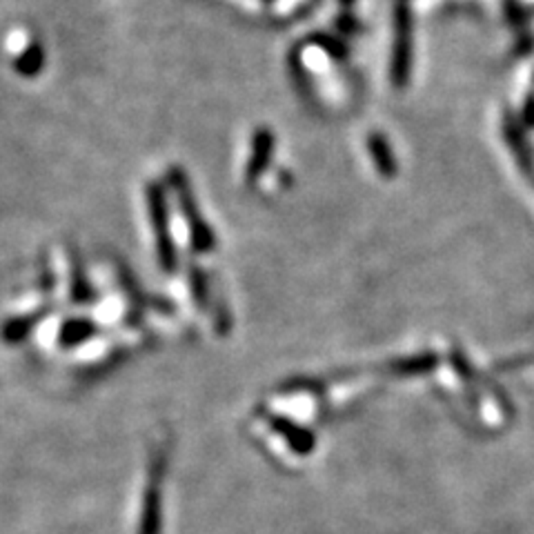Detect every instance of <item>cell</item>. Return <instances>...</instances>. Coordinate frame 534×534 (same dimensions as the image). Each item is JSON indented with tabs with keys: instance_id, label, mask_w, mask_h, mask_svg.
<instances>
[{
	"instance_id": "obj_2",
	"label": "cell",
	"mask_w": 534,
	"mask_h": 534,
	"mask_svg": "<svg viewBox=\"0 0 534 534\" xmlns=\"http://www.w3.org/2000/svg\"><path fill=\"white\" fill-rule=\"evenodd\" d=\"M147 203L149 212H152V225L156 229L158 247H161V259L165 263V270H172L174 265V250H172L170 234H167V208H165V196L158 185H152L147 191Z\"/></svg>"
},
{
	"instance_id": "obj_3",
	"label": "cell",
	"mask_w": 534,
	"mask_h": 534,
	"mask_svg": "<svg viewBox=\"0 0 534 534\" xmlns=\"http://www.w3.org/2000/svg\"><path fill=\"white\" fill-rule=\"evenodd\" d=\"M174 185H176L178 196H181L182 208H185V212H187V221H190V229H191V236H194V243L205 252L209 245H212V234H209V229L205 227V223L200 221L199 208H194L191 191H190V187H187L185 176H182L181 172H174Z\"/></svg>"
},
{
	"instance_id": "obj_1",
	"label": "cell",
	"mask_w": 534,
	"mask_h": 534,
	"mask_svg": "<svg viewBox=\"0 0 534 534\" xmlns=\"http://www.w3.org/2000/svg\"><path fill=\"white\" fill-rule=\"evenodd\" d=\"M396 39H395V60H392V76H395L396 85H405L407 76H410V58H412V25H410V12L405 4H399L396 9Z\"/></svg>"
},
{
	"instance_id": "obj_4",
	"label": "cell",
	"mask_w": 534,
	"mask_h": 534,
	"mask_svg": "<svg viewBox=\"0 0 534 534\" xmlns=\"http://www.w3.org/2000/svg\"><path fill=\"white\" fill-rule=\"evenodd\" d=\"M271 149H274V138L267 129H261L254 136V147H252V156H250V165H247V178H259L261 172L265 170V165L270 163Z\"/></svg>"
},
{
	"instance_id": "obj_7",
	"label": "cell",
	"mask_w": 534,
	"mask_h": 534,
	"mask_svg": "<svg viewBox=\"0 0 534 534\" xmlns=\"http://www.w3.org/2000/svg\"><path fill=\"white\" fill-rule=\"evenodd\" d=\"M30 325H31V321H27V318L7 323V325H4V330H3L4 341H21L22 336L27 334V330H30Z\"/></svg>"
},
{
	"instance_id": "obj_6",
	"label": "cell",
	"mask_w": 534,
	"mask_h": 534,
	"mask_svg": "<svg viewBox=\"0 0 534 534\" xmlns=\"http://www.w3.org/2000/svg\"><path fill=\"white\" fill-rule=\"evenodd\" d=\"M40 65H43V49H40L39 45H31L30 49L25 51V56H22V58H18L16 67L21 69V74L31 76V74H39Z\"/></svg>"
},
{
	"instance_id": "obj_5",
	"label": "cell",
	"mask_w": 534,
	"mask_h": 534,
	"mask_svg": "<svg viewBox=\"0 0 534 534\" xmlns=\"http://www.w3.org/2000/svg\"><path fill=\"white\" fill-rule=\"evenodd\" d=\"M368 147H369V152H372L374 161H377L378 172H381L383 176L395 174V154H392L387 140L383 138L381 134H372L368 138Z\"/></svg>"
}]
</instances>
